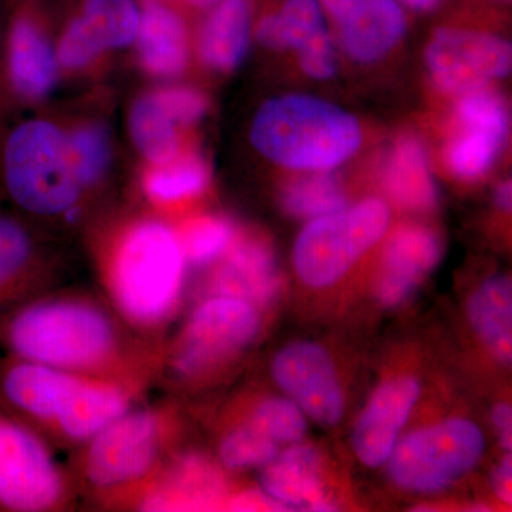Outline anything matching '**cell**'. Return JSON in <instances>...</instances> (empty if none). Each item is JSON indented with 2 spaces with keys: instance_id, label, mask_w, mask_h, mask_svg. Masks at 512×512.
Masks as SVG:
<instances>
[{
  "instance_id": "6da1fadb",
  "label": "cell",
  "mask_w": 512,
  "mask_h": 512,
  "mask_svg": "<svg viewBox=\"0 0 512 512\" xmlns=\"http://www.w3.org/2000/svg\"><path fill=\"white\" fill-rule=\"evenodd\" d=\"M252 146L272 163L296 171H332L362 144V128L349 111L306 94L265 101L251 127Z\"/></svg>"
},
{
  "instance_id": "7a4b0ae2",
  "label": "cell",
  "mask_w": 512,
  "mask_h": 512,
  "mask_svg": "<svg viewBox=\"0 0 512 512\" xmlns=\"http://www.w3.org/2000/svg\"><path fill=\"white\" fill-rule=\"evenodd\" d=\"M0 404L73 440H92L128 409L119 387L15 356L0 363Z\"/></svg>"
},
{
  "instance_id": "3957f363",
  "label": "cell",
  "mask_w": 512,
  "mask_h": 512,
  "mask_svg": "<svg viewBox=\"0 0 512 512\" xmlns=\"http://www.w3.org/2000/svg\"><path fill=\"white\" fill-rule=\"evenodd\" d=\"M0 340L19 359L57 369H89L114 352L116 330L89 303L45 301L5 313Z\"/></svg>"
},
{
  "instance_id": "277c9868",
  "label": "cell",
  "mask_w": 512,
  "mask_h": 512,
  "mask_svg": "<svg viewBox=\"0 0 512 512\" xmlns=\"http://www.w3.org/2000/svg\"><path fill=\"white\" fill-rule=\"evenodd\" d=\"M2 171L9 197L37 215L69 210L83 187L69 137L46 121H26L10 131Z\"/></svg>"
},
{
  "instance_id": "5b68a950",
  "label": "cell",
  "mask_w": 512,
  "mask_h": 512,
  "mask_svg": "<svg viewBox=\"0 0 512 512\" xmlns=\"http://www.w3.org/2000/svg\"><path fill=\"white\" fill-rule=\"evenodd\" d=\"M184 265L180 238L167 225L148 221L131 229L111 272L121 311L140 325L163 322L180 298Z\"/></svg>"
},
{
  "instance_id": "8992f818",
  "label": "cell",
  "mask_w": 512,
  "mask_h": 512,
  "mask_svg": "<svg viewBox=\"0 0 512 512\" xmlns=\"http://www.w3.org/2000/svg\"><path fill=\"white\" fill-rule=\"evenodd\" d=\"M389 222V208L376 198L312 220L293 248L299 278L315 288L335 284L386 234Z\"/></svg>"
},
{
  "instance_id": "52a82bcc",
  "label": "cell",
  "mask_w": 512,
  "mask_h": 512,
  "mask_svg": "<svg viewBox=\"0 0 512 512\" xmlns=\"http://www.w3.org/2000/svg\"><path fill=\"white\" fill-rule=\"evenodd\" d=\"M484 444L473 421L446 420L404 437L390 454L389 474L404 490L434 493L473 470Z\"/></svg>"
},
{
  "instance_id": "ba28073f",
  "label": "cell",
  "mask_w": 512,
  "mask_h": 512,
  "mask_svg": "<svg viewBox=\"0 0 512 512\" xmlns=\"http://www.w3.org/2000/svg\"><path fill=\"white\" fill-rule=\"evenodd\" d=\"M63 497L62 473L45 444L0 406V508L47 511Z\"/></svg>"
},
{
  "instance_id": "9c48e42d",
  "label": "cell",
  "mask_w": 512,
  "mask_h": 512,
  "mask_svg": "<svg viewBox=\"0 0 512 512\" xmlns=\"http://www.w3.org/2000/svg\"><path fill=\"white\" fill-rule=\"evenodd\" d=\"M258 329L254 305L232 296H214L202 302L188 320L175 353V369L194 376L220 365L248 346Z\"/></svg>"
},
{
  "instance_id": "30bf717a",
  "label": "cell",
  "mask_w": 512,
  "mask_h": 512,
  "mask_svg": "<svg viewBox=\"0 0 512 512\" xmlns=\"http://www.w3.org/2000/svg\"><path fill=\"white\" fill-rule=\"evenodd\" d=\"M426 64L431 79L443 92L466 94L511 72L510 42L474 30L443 28L427 45Z\"/></svg>"
},
{
  "instance_id": "8fae6325",
  "label": "cell",
  "mask_w": 512,
  "mask_h": 512,
  "mask_svg": "<svg viewBox=\"0 0 512 512\" xmlns=\"http://www.w3.org/2000/svg\"><path fill=\"white\" fill-rule=\"evenodd\" d=\"M163 437L156 413H124L93 437L84 464L87 478L99 488L138 480L156 463Z\"/></svg>"
},
{
  "instance_id": "7c38bea8",
  "label": "cell",
  "mask_w": 512,
  "mask_h": 512,
  "mask_svg": "<svg viewBox=\"0 0 512 512\" xmlns=\"http://www.w3.org/2000/svg\"><path fill=\"white\" fill-rule=\"evenodd\" d=\"M458 133L447 148L451 173L463 180L483 177L507 141L510 114L503 97L487 89L461 94L456 107Z\"/></svg>"
},
{
  "instance_id": "4fadbf2b",
  "label": "cell",
  "mask_w": 512,
  "mask_h": 512,
  "mask_svg": "<svg viewBox=\"0 0 512 512\" xmlns=\"http://www.w3.org/2000/svg\"><path fill=\"white\" fill-rule=\"evenodd\" d=\"M272 373L276 383L299 407L322 426H335L345 412L335 365L316 343L298 342L276 356Z\"/></svg>"
},
{
  "instance_id": "5bb4252c",
  "label": "cell",
  "mask_w": 512,
  "mask_h": 512,
  "mask_svg": "<svg viewBox=\"0 0 512 512\" xmlns=\"http://www.w3.org/2000/svg\"><path fill=\"white\" fill-rule=\"evenodd\" d=\"M141 13L134 0H84L82 13L67 26L59 60L80 69L104 50L120 49L137 39Z\"/></svg>"
},
{
  "instance_id": "9a60e30c",
  "label": "cell",
  "mask_w": 512,
  "mask_h": 512,
  "mask_svg": "<svg viewBox=\"0 0 512 512\" xmlns=\"http://www.w3.org/2000/svg\"><path fill=\"white\" fill-rule=\"evenodd\" d=\"M419 394L413 377H397L376 390L353 431V448L363 464L379 467L389 460Z\"/></svg>"
},
{
  "instance_id": "2e32d148",
  "label": "cell",
  "mask_w": 512,
  "mask_h": 512,
  "mask_svg": "<svg viewBox=\"0 0 512 512\" xmlns=\"http://www.w3.org/2000/svg\"><path fill=\"white\" fill-rule=\"evenodd\" d=\"M441 242L423 225H404L394 231L383 252L377 296L386 306H397L412 295L421 279L436 268Z\"/></svg>"
},
{
  "instance_id": "e0dca14e",
  "label": "cell",
  "mask_w": 512,
  "mask_h": 512,
  "mask_svg": "<svg viewBox=\"0 0 512 512\" xmlns=\"http://www.w3.org/2000/svg\"><path fill=\"white\" fill-rule=\"evenodd\" d=\"M56 74L55 53L45 32L30 10H16L6 40V76L10 90L22 99H42L52 90Z\"/></svg>"
},
{
  "instance_id": "ac0fdd59",
  "label": "cell",
  "mask_w": 512,
  "mask_h": 512,
  "mask_svg": "<svg viewBox=\"0 0 512 512\" xmlns=\"http://www.w3.org/2000/svg\"><path fill=\"white\" fill-rule=\"evenodd\" d=\"M264 467L262 487L266 495L281 507L335 510L326 490L322 460L315 447L296 444L285 453H279Z\"/></svg>"
},
{
  "instance_id": "d6986e66",
  "label": "cell",
  "mask_w": 512,
  "mask_h": 512,
  "mask_svg": "<svg viewBox=\"0 0 512 512\" xmlns=\"http://www.w3.org/2000/svg\"><path fill=\"white\" fill-rule=\"evenodd\" d=\"M339 42L350 59L373 63L402 42L406 16L397 0H367L338 22Z\"/></svg>"
},
{
  "instance_id": "ffe728a7",
  "label": "cell",
  "mask_w": 512,
  "mask_h": 512,
  "mask_svg": "<svg viewBox=\"0 0 512 512\" xmlns=\"http://www.w3.org/2000/svg\"><path fill=\"white\" fill-rule=\"evenodd\" d=\"M218 295L242 299L251 305L274 301L281 288L278 265L262 239H239L215 279Z\"/></svg>"
},
{
  "instance_id": "44dd1931",
  "label": "cell",
  "mask_w": 512,
  "mask_h": 512,
  "mask_svg": "<svg viewBox=\"0 0 512 512\" xmlns=\"http://www.w3.org/2000/svg\"><path fill=\"white\" fill-rule=\"evenodd\" d=\"M384 190L407 211H430L437 205L436 183L419 138L404 134L394 141L383 163Z\"/></svg>"
},
{
  "instance_id": "7402d4cb",
  "label": "cell",
  "mask_w": 512,
  "mask_h": 512,
  "mask_svg": "<svg viewBox=\"0 0 512 512\" xmlns=\"http://www.w3.org/2000/svg\"><path fill=\"white\" fill-rule=\"evenodd\" d=\"M251 35V0H218L202 26V59L231 72L244 60Z\"/></svg>"
},
{
  "instance_id": "603a6c76",
  "label": "cell",
  "mask_w": 512,
  "mask_h": 512,
  "mask_svg": "<svg viewBox=\"0 0 512 512\" xmlns=\"http://www.w3.org/2000/svg\"><path fill=\"white\" fill-rule=\"evenodd\" d=\"M141 62L148 72L175 76L187 63V32L174 10L150 3L141 13L138 28Z\"/></svg>"
},
{
  "instance_id": "cb8c5ba5",
  "label": "cell",
  "mask_w": 512,
  "mask_h": 512,
  "mask_svg": "<svg viewBox=\"0 0 512 512\" xmlns=\"http://www.w3.org/2000/svg\"><path fill=\"white\" fill-rule=\"evenodd\" d=\"M224 483L218 471L200 457L175 464L167 478L148 495L144 507L153 511L200 510L218 504Z\"/></svg>"
},
{
  "instance_id": "d4e9b609",
  "label": "cell",
  "mask_w": 512,
  "mask_h": 512,
  "mask_svg": "<svg viewBox=\"0 0 512 512\" xmlns=\"http://www.w3.org/2000/svg\"><path fill=\"white\" fill-rule=\"evenodd\" d=\"M330 37L319 0H286L281 12L265 16L256 28V39L266 49L296 53Z\"/></svg>"
},
{
  "instance_id": "484cf974",
  "label": "cell",
  "mask_w": 512,
  "mask_h": 512,
  "mask_svg": "<svg viewBox=\"0 0 512 512\" xmlns=\"http://www.w3.org/2000/svg\"><path fill=\"white\" fill-rule=\"evenodd\" d=\"M473 329L498 359L511 362L512 288L507 276L487 279L468 302Z\"/></svg>"
},
{
  "instance_id": "4316f807",
  "label": "cell",
  "mask_w": 512,
  "mask_h": 512,
  "mask_svg": "<svg viewBox=\"0 0 512 512\" xmlns=\"http://www.w3.org/2000/svg\"><path fill=\"white\" fill-rule=\"evenodd\" d=\"M130 133L140 153L154 164L175 157L181 123L163 89L140 97L130 111Z\"/></svg>"
},
{
  "instance_id": "83f0119b",
  "label": "cell",
  "mask_w": 512,
  "mask_h": 512,
  "mask_svg": "<svg viewBox=\"0 0 512 512\" xmlns=\"http://www.w3.org/2000/svg\"><path fill=\"white\" fill-rule=\"evenodd\" d=\"M342 183L330 171H309L293 178L281 192V204L289 215L316 220L346 207Z\"/></svg>"
},
{
  "instance_id": "f1b7e54d",
  "label": "cell",
  "mask_w": 512,
  "mask_h": 512,
  "mask_svg": "<svg viewBox=\"0 0 512 512\" xmlns=\"http://www.w3.org/2000/svg\"><path fill=\"white\" fill-rule=\"evenodd\" d=\"M32 261L28 229L15 218L0 214V318L28 284Z\"/></svg>"
},
{
  "instance_id": "f546056e",
  "label": "cell",
  "mask_w": 512,
  "mask_h": 512,
  "mask_svg": "<svg viewBox=\"0 0 512 512\" xmlns=\"http://www.w3.org/2000/svg\"><path fill=\"white\" fill-rule=\"evenodd\" d=\"M208 181L210 171L200 157L171 158L147 175L144 188L151 200L174 202L200 194Z\"/></svg>"
},
{
  "instance_id": "4dcf8cb0",
  "label": "cell",
  "mask_w": 512,
  "mask_h": 512,
  "mask_svg": "<svg viewBox=\"0 0 512 512\" xmlns=\"http://www.w3.org/2000/svg\"><path fill=\"white\" fill-rule=\"evenodd\" d=\"M279 454V444L249 421L222 440L220 457L231 468L264 467Z\"/></svg>"
},
{
  "instance_id": "1f68e13d",
  "label": "cell",
  "mask_w": 512,
  "mask_h": 512,
  "mask_svg": "<svg viewBox=\"0 0 512 512\" xmlns=\"http://www.w3.org/2000/svg\"><path fill=\"white\" fill-rule=\"evenodd\" d=\"M74 163L83 185L97 183L110 161V141L100 124L77 128L69 137Z\"/></svg>"
},
{
  "instance_id": "d6a6232c",
  "label": "cell",
  "mask_w": 512,
  "mask_h": 512,
  "mask_svg": "<svg viewBox=\"0 0 512 512\" xmlns=\"http://www.w3.org/2000/svg\"><path fill=\"white\" fill-rule=\"evenodd\" d=\"M251 423L278 444L299 443L306 434V420L301 407L279 397L259 404Z\"/></svg>"
},
{
  "instance_id": "836d02e7",
  "label": "cell",
  "mask_w": 512,
  "mask_h": 512,
  "mask_svg": "<svg viewBox=\"0 0 512 512\" xmlns=\"http://www.w3.org/2000/svg\"><path fill=\"white\" fill-rule=\"evenodd\" d=\"M234 238L231 224L222 218L207 217L191 222L180 238L185 258L207 264L227 251Z\"/></svg>"
},
{
  "instance_id": "e575fe53",
  "label": "cell",
  "mask_w": 512,
  "mask_h": 512,
  "mask_svg": "<svg viewBox=\"0 0 512 512\" xmlns=\"http://www.w3.org/2000/svg\"><path fill=\"white\" fill-rule=\"evenodd\" d=\"M493 423L501 446L510 451L512 446V410L508 403L497 404L493 410Z\"/></svg>"
},
{
  "instance_id": "d590c367",
  "label": "cell",
  "mask_w": 512,
  "mask_h": 512,
  "mask_svg": "<svg viewBox=\"0 0 512 512\" xmlns=\"http://www.w3.org/2000/svg\"><path fill=\"white\" fill-rule=\"evenodd\" d=\"M511 477L512 463L511 456H507L495 467L493 474V485L495 493L504 501L511 504Z\"/></svg>"
},
{
  "instance_id": "8d00e7d4",
  "label": "cell",
  "mask_w": 512,
  "mask_h": 512,
  "mask_svg": "<svg viewBox=\"0 0 512 512\" xmlns=\"http://www.w3.org/2000/svg\"><path fill=\"white\" fill-rule=\"evenodd\" d=\"M319 2L323 10H326L332 16V19L338 23L339 20L346 18L349 13L362 6L367 0H319Z\"/></svg>"
},
{
  "instance_id": "74e56055",
  "label": "cell",
  "mask_w": 512,
  "mask_h": 512,
  "mask_svg": "<svg viewBox=\"0 0 512 512\" xmlns=\"http://www.w3.org/2000/svg\"><path fill=\"white\" fill-rule=\"evenodd\" d=\"M495 204H497L498 208L501 210H511L512 204V187L511 181H504L498 185L497 190H495L494 194Z\"/></svg>"
},
{
  "instance_id": "f35d334b",
  "label": "cell",
  "mask_w": 512,
  "mask_h": 512,
  "mask_svg": "<svg viewBox=\"0 0 512 512\" xmlns=\"http://www.w3.org/2000/svg\"><path fill=\"white\" fill-rule=\"evenodd\" d=\"M400 2L409 6L410 9L419 10V12H429V10L439 5L440 0H400Z\"/></svg>"
},
{
  "instance_id": "ab89813d",
  "label": "cell",
  "mask_w": 512,
  "mask_h": 512,
  "mask_svg": "<svg viewBox=\"0 0 512 512\" xmlns=\"http://www.w3.org/2000/svg\"><path fill=\"white\" fill-rule=\"evenodd\" d=\"M190 2L198 8H208V6H214L218 0H190Z\"/></svg>"
}]
</instances>
